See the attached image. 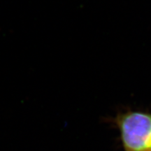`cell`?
Here are the masks:
<instances>
[{
    "label": "cell",
    "instance_id": "cell-1",
    "mask_svg": "<svg viewBox=\"0 0 151 151\" xmlns=\"http://www.w3.org/2000/svg\"><path fill=\"white\" fill-rule=\"evenodd\" d=\"M124 151H151V115L129 112L118 120Z\"/></svg>",
    "mask_w": 151,
    "mask_h": 151
}]
</instances>
